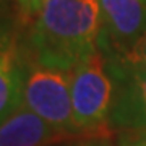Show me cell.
<instances>
[{
    "label": "cell",
    "instance_id": "1",
    "mask_svg": "<svg viewBox=\"0 0 146 146\" xmlns=\"http://www.w3.org/2000/svg\"><path fill=\"white\" fill-rule=\"evenodd\" d=\"M99 0H47L31 23L33 62L72 72L99 50Z\"/></svg>",
    "mask_w": 146,
    "mask_h": 146
},
{
    "label": "cell",
    "instance_id": "2",
    "mask_svg": "<svg viewBox=\"0 0 146 146\" xmlns=\"http://www.w3.org/2000/svg\"><path fill=\"white\" fill-rule=\"evenodd\" d=\"M73 122L80 138L110 136L114 76L104 54L98 50L70 72Z\"/></svg>",
    "mask_w": 146,
    "mask_h": 146
},
{
    "label": "cell",
    "instance_id": "3",
    "mask_svg": "<svg viewBox=\"0 0 146 146\" xmlns=\"http://www.w3.org/2000/svg\"><path fill=\"white\" fill-rule=\"evenodd\" d=\"M23 106L65 141L80 138L73 122L70 72L33 62L26 67Z\"/></svg>",
    "mask_w": 146,
    "mask_h": 146
},
{
    "label": "cell",
    "instance_id": "4",
    "mask_svg": "<svg viewBox=\"0 0 146 146\" xmlns=\"http://www.w3.org/2000/svg\"><path fill=\"white\" fill-rule=\"evenodd\" d=\"M102 29L99 50L112 57L135 41L146 28V0H99Z\"/></svg>",
    "mask_w": 146,
    "mask_h": 146
},
{
    "label": "cell",
    "instance_id": "5",
    "mask_svg": "<svg viewBox=\"0 0 146 146\" xmlns=\"http://www.w3.org/2000/svg\"><path fill=\"white\" fill-rule=\"evenodd\" d=\"M110 73L115 83L110 112L112 131L146 130V70H110Z\"/></svg>",
    "mask_w": 146,
    "mask_h": 146
},
{
    "label": "cell",
    "instance_id": "6",
    "mask_svg": "<svg viewBox=\"0 0 146 146\" xmlns=\"http://www.w3.org/2000/svg\"><path fill=\"white\" fill-rule=\"evenodd\" d=\"M25 76L26 67L15 31L0 23V123L23 106Z\"/></svg>",
    "mask_w": 146,
    "mask_h": 146
},
{
    "label": "cell",
    "instance_id": "7",
    "mask_svg": "<svg viewBox=\"0 0 146 146\" xmlns=\"http://www.w3.org/2000/svg\"><path fill=\"white\" fill-rule=\"evenodd\" d=\"M63 141L26 106L0 123V146H54Z\"/></svg>",
    "mask_w": 146,
    "mask_h": 146
},
{
    "label": "cell",
    "instance_id": "8",
    "mask_svg": "<svg viewBox=\"0 0 146 146\" xmlns=\"http://www.w3.org/2000/svg\"><path fill=\"white\" fill-rule=\"evenodd\" d=\"M112 72L146 70V28L135 41L112 57H106Z\"/></svg>",
    "mask_w": 146,
    "mask_h": 146
},
{
    "label": "cell",
    "instance_id": "9",
    "mask_svg": "<svg viewBox=\"0 0 146 146\" xmlns=\"http://www.w3.org/2000/svg\"><path fill=\"white\" fill-rule=\"evenodd\" d=\"M47 0H16V15L21 23H33Z\"/></svg>",
    "mask_w": 146,
    "mask_h": 146
},
{
    "label": "cell",
    "instance_id": "10",
    "mask_svg": "<svg viewBox=\"0 0 146 146\" xmlns=\"http://www.w3.org/2000/svg\"><path fill=\"white\" fill-rule=\"evenodd\" d=\"M117 146H146V130L117 131Z\"/></svg>",
    "mask_w": 146,
    "mask_h": 146
},
{
    "label": "cell",
    "instance_id": "11",
    "mask_svg": "<svg viewBox=\"0 0 146 146\" xmlns=\"http://www.w3.org/2000/svg\"><path fill=\"white\" fill-rule=\"evenodd\" d=\"M54 146H117L110 141V136H99V138H76V140L63 141Z\"/></svg>",
    "mask_w": 146,
    "mask_h": 146
},
{
    "label": "cell",
    "instance_id": "12",
    "mask_svg": "<svg viewBox=\"0 0 146 146\" xmlns=\"http://www.w3.org/2000/svg\"><path fill=\"white\" fill-rule=\"evenodd\" d=\"M11 3H16V0H0V10L7 8V7L11 5Z\"/></svg>",
    "mask_w": 146,
    "mask_h": 146
}]
</instances>
